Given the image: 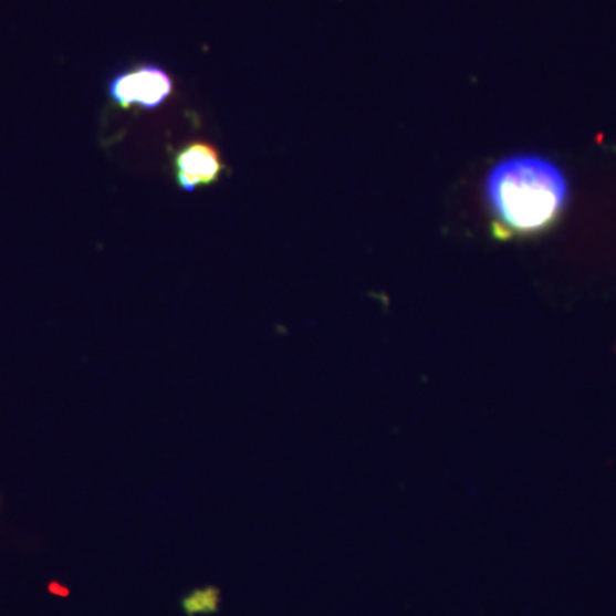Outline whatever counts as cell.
<instances>
[{"label": "cell", "instance_id": "4", "mask_svg": "<svg viewBox=\"0 0 616 616\" xmlns=\"http://www.w3.org/2000/svg\"><path fill=\"white\" fill-rule=\"evenodd\" d=\"M216 602H218V594L215 589L199 591V593L187 597L184 606H186V612L189 615H197V613L215 612Z\"/></svg>", "mask_w": 616, "mask_h": 616}, {"label": "cell", "instance_id": "3", "mask_svg": "<svg viewBox=\"0 0 616 616\" xmlns=\"http://www.w3.org/2000/svg\"><path fill=\"white\" fill-rule=\"evenodd\" d=\"M174 170L178 187L194 192L197 187L215 186L228 167L220 149L206 140H194L175 153Z\"/></svg>", "mask_w": 616, "mask_h": 616}, {"label": "cell", "instance_id": "2", "mask_svg": "<svg viewBox=\"0 0 616 616\" xmlns=\"http://www.w3.org/2000/svg\"><path fill=\"white\" fill-rule=\"evenodd\" d=\"M106 93L124 111L133 106L156 111L174 95V77L163 65L139 62L112 74L106 81Z\"/></svg>", "mask_w": 616, "mask_h": 616}, {"label": "cell", "instance_id": "1", "mask_svg": "<svg viewBox=\"0 0 616 616\" xmlns=\"http://www.w3.org/2000/svg\"><path fill=\"white\" fill-rule=\"evenodd\" d=\"M487 199L495 237H524L545 231L558 220L567 202V182L553 163L514 156L488 175Z\"/></svg>", "mask_w": 616, "mask_h": 616}]
</instances>
